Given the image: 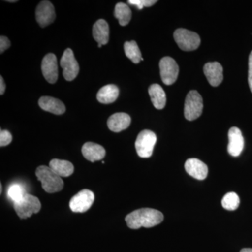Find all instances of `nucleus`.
Masks as SVG:
<instances>
[{
	"instance_id": "1",
	"label": "nucleus",
	"mask_w": 252,
	"mask_h": 252,
	"mask_svg": "<svg viewBox=\"0 0 252 252\" xmlns=\"http://www.w3.org/2000/svg\"><path fill=\"white\" fill-rule=\"evenodd\" d=\"M163 219V215L158 210L142 208L127 215L126 217V221L131 229H139L141 227L152 228L160 224Z\"/></svg>"
},
{
	"instance_id": "2",
	"label": "nucleus",
	"mask_w": 252,
	"mask_h": 252,
	"mask_svg": "<svg viewBox=\"0 0 252 252\" xmlns=\"http://www.w3.org/2000/svg\"><path fill=\"white\" fill-rule=\"evenodd\" d=\"M35 174L38 180L41 182V187L47 193L61 191L64 187L61 177L55 173L49 166L41 165L37 167Z\"/></svg>"
},
{
	"instance_id": "3",
	"label": "nucleus",
	"mask_w": 252,
	"mask_h": 252,
	"mask_svg": "<svg viewBox=\"0 0 252 252\" xmlns=\"http://www.w3.org/2000/svg\"><path fill=\"white\" fill-rule=\"evenodd\" d=\"M39 199L31 194H26L19 202L14 204L15 211L21 219H27L41 210Z\"/></svg>"
},
{
	"instance_id": "4",
	"label": "nucleus",
	"mask_w": 252,
	"mask_h": 252,
	"mask_svg": "<svg viewBox=\"0 0 252 252\" xmlns=\"http://www.w3.org/2000/svg\"><path fill=\"white\" fill-rule=\"evenodd\" d=\"M157 140V135L152 131L142 130L135 142L136 151L139 157L144 158L152 157Z\"/></svg>"
},
{
	"instance_id": "5",
	"label": "nucleus",
	"mask_w": 252,
	"mask_h": 252,
	"mask_svg": "<svg viewBox=\"0 0 252 252\" xmlns=\"http://www.w3.org/2000/svg\"><path fill=\"white\" fill-rule=\"evenodd\" d=\"M203 100L196 91H191L186 97L185 116L189 121H194L200 117L203 112Z\"/></svg>"
},
{
	"instance_id": "6",
	"label": "nucleus",
	"mask_w": 252,
	"mask_h": 252,
	"mask_svg": "<svg viewBox=\"0 0 252 252\" xmlns=\"http://www.w3.org/2000/svg\"><path fill=\"white\" fill-rule=\"evenodd\" d=\"M174 38L181 49L186 51H194L200 44V38L197 33L180 28L174 33Z\"/></svg>"
},
{
	"instance_id": "7",
	"label": "nucleus",
	"mask_w": 252,
	"mask_h": 252,
	"mask_svg": "<svg viewBox=\"0 0 252 252\" xmlns=\"http://www.w3.org/2000/svg\"><path fill=\"white\" fill-rule=\"evenodd\" d=\"M160 77L165 85H172L178 77L179 66L173 59L170 57L162 58L159 64Z\"/></svg>"
},
{
	"instance_id": "8",
	"label": "nucleus",
	"mask_w": 252,
	"mask_h": 252,
	"mask_svg": "<svg viewBox=\"0 0 252 252\" xmlns=\"http://www.w3.org/2000/svg\"><path fill=\"white\" fill-rule=\"evenodd\" d=\"M63 69V77L68 81L74 80L79 72V66L74 56L72 50L67 49L64 51L61 60Z\"/></svg>"
},
{
	"instance_id": "9",
	"label": "nucleus",
	"mask_w": 252,
	"mask_h": 252,
	"mask_svg": "<svg viewBox=\"0 0 252 252\" xmlns=\"http://www.w3.org/2000/svg\"><path fill=\"white\" fill-rule=\"evenodd\" d=\"M94 200V193L90 190L84 189L72 197L69 202V207L72 212L82 213L91 208Z\"/></svg>"
},
{
	"instance_id": "10",
	"label": "nucleus",
	"mask_w": 252,
	"mask_h": 252,
	"mask_svg": "<svg viewBox=\"0 0 252 252\" xmlns=\"http://www.w3.org/2000/svg\"><path fill=\"white\" fill-rule=\"evenodd\" d=\"M56 12L54 5L49 1H42L36 9V19L41 28L46 27L54 22Z\"/></svg>"
},
{
	"instance_id": "11",
	"label": "nucleus",
	"mask_w": 252,
	"mask_h": 252,
	"mask_svg": "<svg viewBox=\"0 0 252 252\" xmlns=\"http://www.w3.org/2000/svg\"><path fill=\"white\" fill-rule=\"evenodd\" d=\"M41 71L46 80L50 84H55L59 77L57 59L54 54L46 55L41 63Z\"/></svg>"
},
{
	"instance_id": "12",
	"label": "nucleus",
	"mask_w": 252,
	"mask_h": 252,
	"mask_svg": "<svg viewBox=\"0 0 252 252\" xmlns=\"http://www.w3.org/2000/svg\"><path fill=\"white\" fill-rule=\"evenodd\" d=\"M228 152L232 157H237L240 155L244 149L245 142L241 130L238 127H233L228 132Z\"/></svg>"
},
{
	"instance_id": "13",
	"label": "nucleus",
	"mask_w": 252,
	"mask_h": 252,
	"mask_svg": "<svg viewBox=\"0 0 252 252\" xmlns=\"http://www.w3.org/2000/svg\"><path fill=\"white\" fill-rule=\"evenodd\" d=\"M204 74L210 85L217 87L223 81V67L218 62L208 63L203 68Z\"/></svg>"
},
{
	"instance_id": "14",
	"label": "nucleus",
	"mask_w": 252,
	"mask_h": 252,
	"mask_svg": "<svg viewBox=\"0 0 252 252\" xmlns=\"http://www.w3.org/2000/svg\"><path fill=\"white\" fill-rule=\"evenodd\" d=\"M185 170L189 175L198 180H205L208 174L207 165L197 158L188 159L185 162Z\"/></svg>"
},
{
	"instance_id": "15",
	"label": "nucleus",
	"mask_w": 252,
	"mask_h": 252,
	"mask_svg": "<svg viewBox=\"0 0 252 252\" xmlns=\"http://www.w3.org/2000/svg\"><path fill=\"white\" fill-rule=\"evenodd\" d=\"M81 151L85 158L91 162L98 161L105 157L106 152L104 147L94 142H86L83 146Z\"/></svg>"
},
{
	"instance_id": "16",
	"label": "nucleus",
	"mask_w": 252,
	"mask_h": 252,
	"mask_svg": "<svg viewBox=\"0 0 252 252\" xmlns=\"http://www.w3.org/2000/svg\"><path fill=\"white\" fill-rule=\"evenodd\" d=\"M131 118L126 113H116L109 118L107 126L109 130L119 132L126 130L130 125Z\"/></svg>"
},
{
	"instance_id": "17",
	"label": "nucleus",
	"mask_w": 252,
	"mask_h": 252,
	"mask_svg": "<svg viewBox=\"0 0 252 252\" xmlns=\"http://www.w3.org/2000/svg\"><path fill=\"white\" fill-rule=\"evenodd\" d=\"M39 105L43 110L61 115L65 112V106L59 99L55 97L44 96L39 100Z\"/></svg>"
},
{
	"instance_id": "18",
	"label": "nucleus",
	"mask_w": 252,
	"mask_h": 252,
	"mask_svg": "<svg viewBox=\"0 0 252 252\" xmlns=\"http://www.w3.org/2000/svg\"><path fill=\"white\" fill-rule=\"evenodd\" d=\"M93 35L94 40L101 45H105L108 43L109 28L108 23L103 19H99L94 26Z\"/></svg>"
},
{
	"instance_id": "19",
	"label": "nucleus",
	"mask_w": 252,
	"mask_h": 252,
	"mask_svg": "<svg viewBox=\"0 0 252 252\" xmlns=\"http://www.w3.org/2000/svg\"><path fill=\"white\" fill-rule=\"evenodd\" d=\"M49 167L61 177H67L74 172V165L67 160L53 159L49 162Z\"/></svg>"
},
{
	"instance_id": "20",
	"label": "nucleus",
	"mask_w": 252,
	"mask_h": 252,
	"mask_svg": "<svg viewBox=\"0 0 252 252\" xmlns=\"http://www.w3.org/2000/svg\"><path fill=\"white\" fill-rule=\"evenodd\" d=\"M149 94L155 108L162 109L166 104V94L162 88L158 84H152L149 87Z\"/></svg>"
},
{
	"instance_id": "21",
	"label": "nucleus",
	"mask_w": 252,
	"mask_h": 252,
	"mask_svg": "<svg viewBox=\"0 0 252 252\" xmlns=\"http://www.w3.org/2000/svg\"><path fill=\"white\" fill-rule=\"evenodd\" d=\"M119 90L117 86L109 84L104 86L98 91L97 99L102 104H110L115 102L119 97Z\"/></svg>"
},
{
	"instance_id": "22",
	"label": "nucleus",
	"mask_w": 252,
	"mask_h": 252,
	"mask_svg": "<svg viewBox=\"0 0 252 252\" xmlns=\"http://www.w3.org/2000/svg\"><path fill=\"white\" fill-rule=\"evenodd\" d=\"M114 16L119 20V23L121 26H126L130 22L132 18V12L127 4L119 2L116 5Z\"/></svg>"
},
{
	"instance_id": "23",
	"label": "nucleus",
	"mask_w": 252,
	"mask_h": 252,
	"mask_svg": "<svg viewBox=\"0 0 252 252\" xmlns=\"http://www.w3.org/2000/svg\"><path fill=\"white\" fill-rule=\"evenodd\" d=\"M124 51L126 56L135 64H138L141 61H143L140 50L135 41H126L124 44Z\"/></svg>"
},
{
	"instance_id": "24",
	"label": "nucleus",
	"mask_w": 252,
	"mask_h": 252,
	"mask_svg": "<svg viewBox=\"0 0 252 252\" xmlns=\"http://www.w3.org/2000/svg\"><path fill=\"white\" fill-rule=\"evenodd\" d=\"M240 202L238 194L234 192H230L225 194L222 199L221 205L225 210L233 211L238 208Z\"/></svg>"
},
{
	"instance_id": "25",
	"label": "nucleus",
	"mask_w": 252,
	"mask_h": 252,
	"mask_svg": "<svg viewBox=\"0 0 252 252\" xmlns=\"http://www.w3.org/2000/svg\"><path fill=\"white\" fill-rule=\"evenodd\" d=\"M26 194L27 193H26L24 188L19 184H13V185L10 186L9 189H8V198L14 204L19 202Z\"/></svg>"
},
{
	"instance_id": "26",
	"label": "nucleus",
	"mask_w": 252,
	"mask_h": 252,
	"mask_svg": "<svg viewBox=\"0 0 252 252\" xmlns=\"http://www.w3.org/2000/svg\"><path fill=\"white\" fill-rule=\"evenodd\" d=\"M127 2L132 5H135L139 9H142L143 7L153 6L157 1L156 0H129Z\"/></svg>"
},
{
	"instance_id": "27",
	"label": "nucleus",
	"mask_w": 252,
	"mask_h": 252,
	"mask_svg": "<svg viewBox=\"0 0 252 252\" xmlns=\"http://www.w3.org/2000/svg\"><path fill=\"white\" fill-rule=\"evenodd\" d=\"M12 141V135L8 130H1L0 132V146L5 147L9 145Z\"/></svg>"
},
{
	"instance_id": "28",
	"label": "nucleus",
	"mask_w": 252,
	"mask_h": 252,
	"mask_svg": "<svg viewBox=\"0 0 252 252\" xmlns=\"http://www.w3.org/2000/svg\"><path fill=\"white\" fill-rule=\"evenodd\" d=\"M11 45L9 39L5 36H1L0 37V53L2 54L3 52L7 49H9Z\"/></svg>"
},
{
	"instance_id": "29",
	"label": "nucleus",
	"mask_w": 252,
	"mask_h": 252,
	"mask_svg": "<svg viewBox=\"0 0 252 252\" xmlns=\"http://www.w3.org/2000/svg\"><path fill=\"white\" fill-rule=\"evenodd\" d=\"M248 82L252 93V51L249 57Z\"/></svg>"
},
{
	"instance_id": "30",
	"label": "nucleus",
	"mask_w": 252,
	"mask_h": 252,
	"mask_svg": "<svg viewBox=\"0 0 252 252\" xmlns=\"http://www.w3.org/2000/svg\"><path fill=\"white\" fill-rule=\"evenodd\" d=\"M5 89H6V85H5L4 79L2 77H0V94H4Z\"/></svg>"
},
{
	"instance_id": "31",
	"label": "nucleus",
	"mask_w": 252,
	"mask_h": 252,
	"mask_svg": "<svg viewBox=\"0 0 252 252\" xmlns=\"http://www.w3.org/2000/svg\"><path fill=\"white\" fill-rule=\"evenodd\" d=\"M240 252H252V248H244Z\"/></svg>"
},
{
	"instance_id": "32",
	"label": "nucleus",
	"mask_w": 252,
	"mask_h": 252,
	"mask_svg": "<svg viewBox=\"0 0 252 252\" xmlns=\"http://www.w3.org/2000/svg\"><path fill=\"white\" fill-rule=\"evenodd\" d=\"M0 190H1V191H2V186H1V187H0Z\"/></svg>"
},
{
	"instance_id": "33",
	"label": "nucleus",
	"mask_w": 252,
	"mask_h": 252,
	"mask_svg": "<svg viewBox=\"0 0 252 252\" xmlns=\"http://www.w3.org/2000/svg\"><path fill=\"white\" fill-rule=\"evenodd\" d=\"M9 1V2H16L17 1H14V0H13V1H10V0H9V1Z\"/></svg>"
}]
</instances>
